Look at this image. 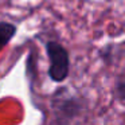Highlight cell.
Instances as JSON below:
<instances>
[{
	"instance_id": "obj_1",
	"label": "cell",
	"mask_w": 125,
	"mask_h": 125,
	"mask_svg": "<svg viewBox=\"0 0 125 125\" xmlns=\"http://www.w3.org/2000/svg\"><path fill=\"white\" fill-rule=\"evenodd\" d=\"M46 52L50 61V79L52 82L61 83L67 78L70 73V57H69L67 50L58 42L49 41L46 43Z\"/></svg>"
},
{
	"instance_id": "obj_3",
	"label": "cell",
	"mask_w": 125,
	"mask_h": 125,
	"mask_svg": "<svg viewBox=\"0 0 125 125\" xmlns=\"http://www.w3.org/2000/svg\"><path fill=\"white\" fill-rule=\"evenodd\" d=\"M16 26L11 22H0V51L16 35Z\"/></svg>"
},
{
	"instance_id": "obj_2",
	"label": "cell",
	"mask_w": 125,
	"mask_h": 125,
	"mask_svg": "<svg viewBox=\"0 0 125 125\" xmlns=\"http://www.w3.org/2000/svg\"><path fill=\"white\" fill-rule=\"evenodd\" d=\"M58 116L63 120H71L79 113V104L75 98H65L62 102L55 108Z\"/></svg>"
},
{
	"instance_id": "obj_4",
	"label": "cell",
	"mask_w": 125,
	"mask_h": 125,
	"mask_svg": "<svg viewBox=\"0 0 125 125\" xmlns=\"http://www.w3.org/2000/svg\"><path fill=\"white\" fill-rule=\"evenodd\" d=\"M116 95L120 101L125 102V81H121L116 85Z\"/></svg>"
}]
</instances>
